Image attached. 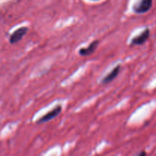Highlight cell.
<instances>
[{
  "instance_id": "1",
  "label": "cell",
  "mask_w": 156,
  "mask_h": 156,
  "mask_svg": "<svg viewBox=\"0 0 156 156\" xmlns=\"http://www.w3.org/2000/svg\"><path fill=\"white\" fill-rule=\"evenodd\" d=\"M152 6V0H140L134 5L133 11L136 14H144Z\"/></svg>"
},
{
  "instance_id": "2",
  "label": "cell",
  "mask_w": 156,
  "mask_h": 156,
  "mask_svg": "<svg viewBox=\"0 0 156 156\" xmlns=\"http://www.w3.org/2000/svg\"><path fill=\"white\" fill-rule=\"evenodd\" d=\"M61 111H62V107H61V105H57L56 108H54L53 110H51V111H49L48 113H47L45 115L41 117V118L37 121V124H41V123L50 121L52 119L57 117V116L60 114Z\"/></svg>"
},
{
  "instance_id": "3",
  "label": "cell",
  "mask_w": 156,
  "mask_h": 156,
  "mask_svg": "<svg viewBox=\"0 0 156 156\" xmlns=\"http://www.w3.org/2000/svg\"><path fill=\"white\" fill-rule=\"evenodd\" d=\"M150 36V30L149 28H146L140 34H139L138 36L135 37L132 39L131 41V46H140L144 44L146 41H148V39L149 38Z\"/></svg>"
},
{
  "instance_id": "4",
  "label": "cell",
  "mask_w": 156,
  "mask_h": 156,
  "mask_svg": "<svg viewBox=\"0 0 156 156\" xmlns=\"http://www.w3.org/2000/svg\"><path fill=\"white\" fill-rule=\"evenodd\" d=\"M27 31H28V27H21L20 28L15 30L11 34L10 37H9V42H10V44H16L18 41H21L25 36Z\"/></svg>"
},
{
  "instance_id": "5",
  "label": "cell",
  "mask_w": 156,
  "mask_h": 156,
  "mask_svg": "<svg viewBox=\"0 0 156 156\" xmlns=\"http://www.w3.org/2000/svg\"><path fill=\"white\" fill-rule=\"evenodd\" d=\"M120 69H121V66L120 65H117V66L114 67L111 72H110L108 74H107L105 77L103 78V79L101 80V84H108L110 82H111L112 81H114L116 78L118 76L119 73L120 72Z\"/></svg>"
},
{
  "instance_id": "6",
  "label": "cell",
  "mask_w": 156,
  "mask_h": 156,
  "mask_svg": "<svg viewBox=\"0 0 156 156\" xmlns=\"http://www.w3.org/2000/svg\"><path fill=\"white\" fill-rule=\"evenodd\" d=\"M98 44L99 41L95 40V41H94L93 42H91L86 48H85H85H81L79 51V55H81V56H89V55L92 54V53H94L96 49L98 48Z\"/></svg>"
},
{
  "instance_id": "7",
  "label": "cell",
  "mask_w": 156,
  "mask_h": 156,
  "mask_svg": "<svg viewBox=\"0 0 156 156\" xmlns=\"http://www.w3.org/2000/svg\"><path fill=\"white\" fill-rule=\"evenodd\" d=\"M146 152H139V153H137V155H146Z\"/></svg>"
},
{
  "instance_id": "8",
  "label": "cell",
  "mask_w": 156,
  "mask_h": 156,
  "mask_svg": "<svg viewBox=\"0 0 156 156\" xmlns=\"http://www.w3.org/2000/svg\"><path fill=\"white\" fill-rule=\"evenodd\" d=\"M93 1H97V0H93Z\"/></svg>"
}]
</instances>
